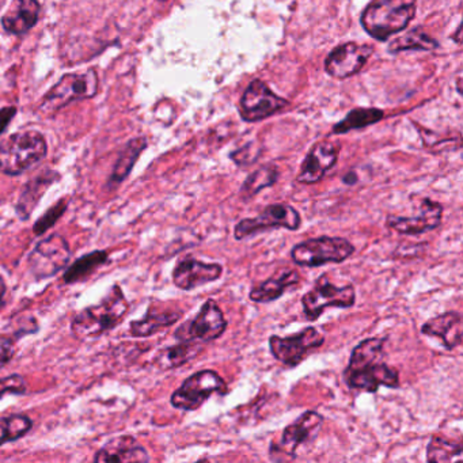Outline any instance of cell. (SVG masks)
Returning <instances> with one entry per match:
<instances>
[{
  "mask_svg": "<svg viewBox=\"0 0 463 463\" xmlns=\"http://www.w3.org/2000/svg\"><path fill=\"white\" fill-rule=\"evenodd\" d=\"M387 337H371L360 341L352 349L343 379L352 390L376 392L381 386L398 389L400 373L384 363V344Z\"/></svg>",
  "mask_w": 463,
  "mask_h": 463,
  "instance_id": "6da1fadb",
  "label": "cell"
},
{
  "mask_svg": "<svg viewBox=\"0 0 463 463\" xmlns=\"http://www.w3.org/2000/svg\"><path fill=\"white\" fill-rule=\"evenodd\" d=\"M128 308L129 305L123 289L115 286L102 298L101 302L83 308L74 317L71 324L72 333L75 337L82 340L99 337L118 327L126 318Z\"/></svg>",
  "mask_w": 463,
  "mask_h": 463,
  "instance_id": "7a4b0ae2",
  "label": "cell"
},
{
  "mask_svg": "<svg viewBox=\"0 0 463 463\" xmlns=\"http://www.w3.org/2000/svg\"><path fill=\"white\" fill-rule=\"evenodd\" d=\"M416 0H373L362 13L363 29L378 42L405 31L416 15Z\"/></svg>",
  "mask_w": 463,
  "mask_h": 463,
  "instance_id": "3957f363",
  "label": "cell"
},
{
  "mask_svg": "<svg viewBox=\"0 0 463 463\" xmlns=\"http://www.w3.org/2000/svg\"><path fill=\"white\" fill-rule=\"evenodd\" d=\"M47 140L37 131L17 132L0 143V172L20 175L47 156Z\"/></svg>",
  "mask_w": 463,
  "mask_h": 463,
  "instance_id": "277c9868",
  "label": "cell"
},
{
  "mask_svg": "<svg viewBox=\"0 0 463 463\" xmlns=\"http://www.w3.org/2000/svg\"><path fill=\"white\" fill-rule=\"evenodd\" d=\"M99 80L96 70L64 75L43 99L40 110L44 115H55L74 101L93 99L99 94Z\"/></svg>",
  "mask_w": 463,
  "mask_h": 463,
  "instance_id": "5b68a950",
  "label": "cell"
},
{
  "mask_svg": "<svg viewBox=\"0 0 463 463\" xmlns=\"http://www.w3.org/2000/svg\"><path fill=\"white\" fill-rule=\"evenodd\" d=\"M354 253V246L343 237L310 238L292 248L291 259L298 267L318 268L341 264Z\"/></svg>",
  "mask_w": 463,
  "mask_h": 463,
  "instance_id": "8992f818",
  "label": "cell"
},
{
  "mask_svg": "<svg viewBox=\"0 0 463 463\" xmlns=\"http://www.w3.org/2000/svg\"><path fill=\"white\" fill-rule=\"evenodd\" d=\"M229 392L226 381L213 370H202L192 373L172 394L170 402L181 411H197L211 395Z\"/></svg>",
  "mask_w": 463,
  "mask_h": 463,
  "instance_id": "52a82bcc",
  "label": "cell"
},
{
  "mask_svg": "<svg viewBox=\"0 0 463 463\" xmlns=\"http://www.w3.org/2000/svg\"><path fill=\"white\" fill-rule=\"evenodd\" d=\"M322 424V414L316 411H306L292 424L284 428L280 440L270 444V458L273 460L297 459L298 449L303 444L311 443L318 436Z\"/></svg>",
  "mask_w": 463,
  "mask_h": 463,
  "instance_id": "ba28073f",
  "label": "cell"
},
{
  "mask_svg": "<svg viewBox=\"0 0 463 463\" xmlns=\"http://www.w3.org/2000/svg\"><path fill=\"white\" fill-rule=\"evenodd\" d=\"M302 226L300 213L289 204H270L256 218H245L234 227V238L243 241L261 232L275 229H286L298 232Z\"/></svg>",
  "mask_w": 463,
  "mask_h": 463,
  "instance_id": "9c48e42d",
  "label": "cell"
},
{
  "mask_svg": "<svg viewBox=\"0 0 463 463\" xmlns=\"http://www.w3.org/2000/svg\"><path fill=\"white\" fill-rule=\"evenodd\" d=\"M356 303V289L351 284L337 287L321 276L313 289L302 298L303 311L310 322L317 321L327 307L351 308Z\"/></svg>",
  "mask_w": 463,
  "mask_h": 463,
  "instance_id": "30bf717a",
  "label": "cell"
},
{
  "mask_svg": "<svg viewBox=\"0 0 463 463\" xmlns=\"http://www.w3.org/2000/svg\"><path fill=\"white\" fill-rule=\"evenodd\" d=\"M229 326L223 311L219 307L216 300L208 299L200 308L196 317L184 322L177 330L175 337L178 341H200V343H213L218 340Z\"/></svg>",
  "mask_w": 463,
  "mask_h": 463,
  "instance_id": "8fae6325",
  "label": "cell"
},
{
  "mask_svg": "<svg viewBox=\"0 0 463 463\" xmlns=\"http://www.w3.org/2000/svg\"><path fill=\"white\" fill-rule=\"evenodd\" d=\"M325 344V335L317 327L307 326L289 337L270 335L269 349L278 362L287 367L295 368Z\"/></svg>",
  "mask_w": 463,
  "mask_h": 463,
  "instance_id": "7c38bea8",
  "label": "cell"
},
{
  "mask_svg": "<svg viewBox=\"0 0 463 463\" xmlns=\"http://www.w3.org/2000/svg\"><path fill=\"white\" fill-rule=\"evenodd\" d=\"M71 256V249L64 237L50 235L40 241L29 256V270L37 280L52 278L69 265Z\"/></svg>",
  "mask_w": 463,
  "mask_h": 463,
  "instance_id": "4fadbf2b",
  "label": "cell"
},
{
  "mask_svg": "<svg viewBox=\"0 0 463 463\" xmlns=\"http://www.w3.org/2000/svg\"><path fill=\"white\" fill-rule=\"evenodd\" d=\"M288 107V101L270 90L261 80H253L241 97V118L248 123L265 120Z\"/></svg>",
  "mask_w": 463,
  "mask_h": 463,
  "instance_id": "5bb4252c",
  "label": "cell"
},
{
  "mask_svg": "<svg viewBox=\"0 0 463 463\" xmlns=\"http://www.w3.org/2000/svg\"><path fill=\"white\" fill-rule=\"evenodd\" d=\"M373 53V47L370 44H357L346 43L335 48L325 61V70L327 74L335 80H346L354 77L367 63Z\"/></svg>",
  "mask_w": 463,
  "mask_h": 463,
  "instance_id": "9a60e30c",
  "label": "cell"
},
{
  "mask_svg": "<svg viewBox=\"0 0 463 463\" xmlns=\"http://www.w3.org/2000/svg\"><path fill=\"white\" fill-rule=\"evenodd\" d=\"M421 213L417 216H394L386 218V226L394 230L398 234L421 235L428 232L439 229L443 219V205L430 199H422L420 205Z\"/></svg>",
  "mask_w": 463,
  "mask_h": 463,
  "instance_id": "2e32d148",
  "label": "cell"
},
{
  "mask_svg": "<svg viewBox=\"0 0 463 463\" xmlns=\"http://www.w3.org/2000/svg\"><path fill=\"white\" fill-rule=\"evenodd\" d=\"M223 275V265L200 261L194 257L180 260L173 269V283L183 291H192L219 280Z\"/></svg>",
  "mask_w": 463,
  "mask_h": 463,
  "instance_id": "e0dca14e",
  "label": "cell"
},
{
  "mask_svg": "<svg viewBox=\"0 0 463 463\" xmlns=\"http://www.w3.org/2000/svg\"><path fill=\"white\" fill-rule=\"evenodd\" d=\"M340 146L333 142H318L311 147L300 166L298 183L313 185L319 183L326 173L337 164Z\"/></svg>",
  "mask_w": 463,
  "mask_h": 463,
  "instance_id": "ac0fdd59",
  "label": "cell"
},
{
  "mask_svg": "<svg viewBox=\"0 0 463 463\" xmlns=\"http://www.w3.org/2000/svg\"><path fill=\"white\" fill-rule=\"evenodd\" d=\"M421 333L430 337L440 338L444 348L452 351L462 344V316L458 311H446L440 316L428 319L421 326Z\"/></svg>",
  "mask_w": 463,
  "mask_h": 463,
  "instance_id": "d6986e66",
  "label": "cell"
},
{
  "mask_svg": "<svg viewBox=\"0 0 463 463\" xmlns=\"http://www.w3.org/2000/svg\"><path fill=\"white\" fill-rule=\"evenodd\" d=\"M39 0H13L12 6L2 17V26L7 33L24 36L39 23Z\"/></svg>",
  "mask_w": 463,
  "mask_h": 463,
  "instance_id": "ffe728a7",
  "label": "cell"
},
{
  "mask_svg": "<svg viewBox=\"0 0 463 463\" xmlns=\"http://www.w3.org/2000/svg\"><path fill=\"white\" fill-rule=\"evenodd\" d=\"M147 449L137 443L132 436H121L105 444L96 457L94 462H148Z\"/></svg>",
  "mask_w": 463,
  "mask_h": 463,
  "instance_id": "44dd1931",
  "label": "cell"
},
{
  "mask_svg": "<svg viewBox=\"0 0 463 463\" xmlns=\"http://www.w3.org/2000/svg\"><path fill=\"white\" fill-rule=\"evenodd\" d=\"M58 178V173L52 170H44V172L32 178L25 186H24L23 194L18 199L17 210L18 216L23 221H28L33 213L34 208L39 204L42 197L44 196L45 191L55 183Z\"/></svg>",
  "mask_w": 463,
  "mask_h": 463,
  "instance_id": "7402d4cb",
  "label": "cell"
},
{
  "mask_svg": "<svg viewBox=\"0 0 463 463\" xmlns=\"http://www.w3.org/2000/svg\"><path fill=\"white\" fill-rule=\"evenodd\" d=\"M300 283V276L297 270H286L281 275L273 276L264 283L254 287L250 291V298L256 303H270L280 299L284 292Z\"/></svg>",
  "mask_w": 463,
  "mask_h": 463,
  "instance_id": "603a6c76",
  "label": "cell"
},
{
  "mask_svg": "<svg viewBox=\"0 0 463 463\" xmlns=\"http://www.w3.org/2000/svg\"><path fill=\"white\" fill-rule=\"evenodd\" d=\"M181 317H183V313L180 311L148 310L145 318L132 322L129 330L134 337H148V335H156V333L172 326L175 322L180 321Z\"/></svg>",
  "mask_w": 463,
  "mask_h": 463,
  "instance_id": "cb8c5ba5",
  "label": "cell"
},
{
  "mask_svg": "<svg viewBox=\"0 0 463 463\" xmlns=\"http://www.w3.org/2000/svg\"><path fill=\"white\" fill-rule=\"evenodd\" d=\"M147 147V139L146 137H137V139L129 140L126 147L121 151L118 156V162H116L115 169H113L112 175L109 178L110 188L120 185L129 173L134 169L135 164L139 159L140 154Z\"/></svg>",
  "mask_w": 463,
  "mask_h": 463,
  "instance_id": "d4e9b609",
  "label": "cell"
},
{
  "mask_svg": "<svg viewBox=\"0 0 463 463\" xmlns=\"http://www.w3.org/2000/svg\"><path fill=\"white\" fill-rule=\"evenodd\" d=\"M279 180V169L275 165H262L254 170L241 186L240 196L243 202H249L262 189L272 188Z\"/></svg>",
  "mask_w": 463,
  "mask_h": 463,
  "instance_id": "484cf974",
  "label": "cell"
},
{
  "mask_svg": "<svg viewBox=\"0 0 463 463\" xmlns=\"http://www.w3.org/2000/svg\"><path fill=\"white\" fill-rule=\"evenodd\" d=\"M384 118L383 110L378 108H356L333 127V134L343 135L351 131L365 128L379 123Z\"/></svg>",
  "mask_w": 463,
  "mask_h": 463,
  "instance_id": "4316f807",
  "label": "cell"
},
{
  "mask_svg": "<svg viewBox=\"0 0 463 463\" xmlns=\"http://www.w3.org/2000/svg\"><path fill=\"white\" fill-rule=\"evenodd\" d=\"M108 260H109V256H108L105 250H96L85 254V256L77 260V261L64 272V283L74 284L78 283V281L85 280L91 273L96 272L99 267L107 264Z\"/></svg>",
  "mask_w": 463,
  "mask_h": 463,
  "instance_id": "83f0119b",
  "label": "cell"
},
{
  "mask_svg": "<svg viewBox=\"0 0 463 463\" xmlns=\"http://www.w3.org/2000/svg\"><path fill=\"white\" fill-rule=\"evenodd\" d=\"M439 48V43L421 29H411L402 36L392 40L389 44L390 53L405 52V51H433Z\"/></svg>",
  "mask_w": 463,
  "mask_h": 463,
  "instance_id": "f1b7e54d",
  "label": "cell"
},
{
  "mask_svg": "<svg viewBox=\"0 0 463 463\" xmlns=\"http://www.w3.org/2000/svg\"><path fill=\"white\" fill-rule=\"evenodd\" d=\"M202 351V345L194 341H180L177 345L165 349L159 354V364L164 368H175L191 362Z\"/></svg>",
  "mask_w": 463,
  "mask_h": 463,
  "instance_id": "f546056e",
  "label": "cell"
},
{
  "mask_svg": "<svg viewBox=\"0 0 463 463\" xmlns=\"http://www.w3.org/2000/svg\"><path fill=\"white\" fill-rule=\"evenodd\" d=\"M33 427V421L26 414H13L0 419V446L15 441L25 436Z\"/></svg>",
  "mask_w": 463,
  "mask_h": 463,
  "instance_id": "4dcf8cb0",
  "label": "cell"
},
{
  "mask_svg": "<svg viewBox=\"0 0 463 463\" xmlns=\"http://www.w3.org/2000/svg\"><path fill=\"white\" fill-rule=\"evenodd\" d=\"M462 455V444L447 440L440 436L430 438L427 446V462L444 463L458 459Z\"/></svg>",
  "mask_w": 463,
  "mask_h": 463,
  "instance_id": "1f68e13d",
  "label": "cell"
},
{
  "mask_svg": "<svg viewBox=\"0 0 463 463\" xmlns=\"http://www.w3.org/2000/svg\"><path fill=\"white\" fill-rule=\"evenodd\" d=\"M67 207H69V203H67L66 199L61 200V202L56 203L55 205L50 208L39 221L34 224L33 232L36 235H43L48 232V230L52 229L55 226L56 222L64 215L66 213Z\"/></svg>",
  "mask_w": 463,
  "mask_h": 463,
  "instance_id": "d6a6232c",
  "label": "cell"
},
{
  "mask_svg": "<svg viewBox=\"0 0 463 463\" xmlns=\"http://www.w3.org/2000/svg\"><path fill=\"white\" fill-rule=\"evenodd\" d=\"M261 154L262 148L260 143L250 142L238 148V150L232 151V153L230 154V159H232L237 166H250V165L256 164V162L259 161Z\"/></svg>",
  "mask_w": 463,
  "mask_h": 463,
  "instance_id": "836d02e7",
  "label": "cell"
},
{
  "mask_svg": "<svg viewBox=\"0 0 463 463\" xmlns=\"http://www.w3.org/2000/svg\"><path fill=\"white\" fill-rule=\"evenodd\" d=\"M26 392V382L23 376L14 373V375L0 378V400L6 394H24Z\"/></svg>",
  "mask_w": 463,
  "mask_h": 463,
  "instance_id": "e575fe53",
  "label": "cell"
},
{
  "mask_svg": "<svg viewBox=\"0 0 463 463\" xmlns=\"http://www.w3.org/2000/svg\"><path fill=\"white\" fill-rule=\"evenodd\" d=\"M15 354L14 338L12 335H0V370L6 367Z\"/></svg>",
  "mask_w": 463,
  "mask_h": 463,
  "instance_id": "d590c367",
  "label": "cell"
},
{
  "mask_svg": "<svg viewBox=\"0 0 463 463\" xmlns=\"http://www.w3.org/2000/svg\"><path fill=\"white\" fill-rule=\"evenodd\" d=\"M15 115H17V108L15 107H6L0 109V135L6 131Z\"/></svg>",
  "mask_w": 463,
  "mask_h": 463,
  "instance_id": "8d00e7d4",
  "label": "cell"
},
{
  "mask_svg": "<svg viewBox=\"0 0 463 463\" xmlns=\"http://www.w3.org/2000/svg\"><path fill=\"white\" fill-rule=\"evenodd\" d=\"M357 180H359V177H357V175L354 172H348L343 177V183L348 186L354 185V184L357 183Z\"/></svg>",
  "mask_w": 463,
  "mask_h": 463,
  "instance_id": "74e56055",
  "label": "cell"
},
{
  "mask_svg": "<svg viewBox=\"0 0 463 463\" xmlns=\"http://www.w3.org/2000/svg\"><path fill=\"white\" fill-rule=\"evenodd\" d=\"M6 281H5V279L0 275V305H2V300H4L5 295H6Z\"/></svg>",
  "mask_w": 463,
  "mask_h": 463,
  "instance_id": "f35d334b",
  "label": "cell"
},
{
  "mask_svg": "<svg viewBox=\"0 0 463 463\" xmlns=\"http://www.w3.org/2000/svg\"><path fill=\"white\" fill-rule=\"evenodd\" d=\"M159 2H166V0H159Z\"/></svg>",
  "mask_w": 463,
  "mask_h": 463,
  "instance_id": "ab89813d",
  "label": "cell"
}]
</instances>
